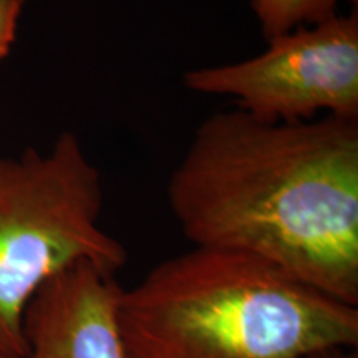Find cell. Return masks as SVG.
<instances>
[{
	"label": "cell",
	"mask_w": 358,
	"mask_h": 358,
	"mask_svg": "<svg viewBox=\"0 0 358 358\" xmlns=\"http://www.w3.org/2000/svg\"><path fill=\"white\" fill-rule=\"evenodd\" d=\"M166 198L194 248L249 254L358 307V120L217 111L196 128Z\"/></svg>",
	"instance_id": "6da1fadb"
},
{
	"label": "cell",
	"mask_w": 358,
	"mask_h": 358,
	"mask_svg": "<svg viewBox=\"0 0 358 358\" xmlns=\"http://www.w3.org/2000/svg\"><path fill=\"white\" fill-rule=\"evenodd\" d=\"M0 358H7V357H3V355H2V353H0Z\"/></svg>",
	"instance_id": "9c48e42d"
},
{
	"label": "cell",
	"mask_w": 358,
	"mask_h": 358,
	"mask_svg": "<svg viewBox=\"0 0 358 358\" xmlns=\"http://www.w3.org/2000/svg\"><path fill=\"white\" fill-rule=\"evenodd\" d=\"M100 168L64 131L47 153L0 156V353L25 358L24 313L40 285L75 264L116 275L124 245L101 227Z\"/></svg>",
	"instance_id": "3957f363"
},
{
	"label": "cell",
	"mask_w": 358,
	"mask_h": 358,
	"mask_svg": "<svg viewBox=\"0 0 358 358\" xmlns=\"http://www.w3.org/2000/svg\"><path fill=\"white\" fill-rule=\"evenodd\" d=\"M127 358H312L358 345V307L236 250L194 248L123 289Z\"/></svg>",
	"instance_id": "7a4b0ae2"
},
{
	"label": "cell",
	"mask_w": 358,
	"mask_h": 358,
	"mask_svg": "<svg viewBox=\"0 0 358 358\" xmlns=\"http://www.w3.org/2000/svg\"><path fill=\"white\" fill-rule=\"evenodd\" d=\"M312 358H358V353H357V348L355 350H352V348H337V350L319 353V355Z\"/></svg>",
	"instance_id": "ba28073f"
},
{
	"label": "cell",
	"mask_w": 358,
	"mask_h": 358,
	"mask_svg": "<svg viewBox=\"0 0 358 358\" xmlns=\"http://www.w3.org/2000/svg\"><path fill=\"white\" fill-rule=\"evenodd\" d=\"M25 0H0V64L6 60L17 37Z\"/></svg>",
	"instance_id": "52a82bcc"
},
{
	"label": "cell",
	"mask_w": 358,
	"mask_h": 358,
	"mask_svg": "<svg viewBox=\"0 0 358 358\" xmlns=\"http://www.w3.org/2000/svg\"><path fill=\"white\" fill-rule=\"evenodd\" d=\"M182 83L201 95L229 96L264 122L358 120V13L267 40L256 57L189 70Z\"/></svg>",
	"instance_id": "277c9868"
},
{
	"label": "cell",
	"mask_w": 358,
	"mask_h": 358,
	"mask_svg": "<svg viewBox=\"0 0 358 358\" xmlns=\"http://www.w3.org/2000/svg\"><path fill=\"white\" fill-rule=\"evenodd\" d=\"M116 275L75 264L40 285L24 313L25 358H127Z\"/></svg>",
	"instance_id": "5b68a950"
},
{
	"label": "cell",
	"mask_w": 358,
	"mask_h": 358,
	"mask_svg": "<svg viewBox=\"0 0 358 358\" xmlns=\"http://www.w3.org/2000/svg\"><path fill=\"white\" fill-rule=\"evenodd\" d=\"M342 2L357 3V0H250V7L267 42L299 27L332 19L338 15Z\"/></svg>",
	"instance_id": "8992f818"
}]
</instances>
